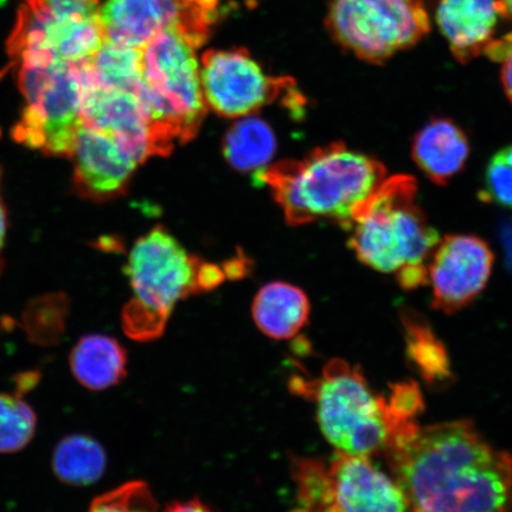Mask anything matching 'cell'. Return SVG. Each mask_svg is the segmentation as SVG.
Listing matches in <instances>:
<instances>
[{"mask_svg": "<svg viewBox=\"0 0 512 512\" xmlns=\"http://www.w3.org/2000/svg\"><path fill=\"white\" fill-rule=\"evenodd\" d=\"M200 72L207 107L221 117H248L278 100L294 114L303 113L294 81L268 75L245 49L207 51Z\"/></svg>", "mask_w": 512, "mask_h": 512, "instance_id": "30bf717a", "label": "cell"}, {"mask_svg": "<svg viewBox=\"0 0 512 512\" xmlns=\"http://www.w3.org/2000/svg\"><path fill=\"white\" fill-rule=\"evenodd\" d=\"M292 467V512H409L398 483L370 458L337 452L330 459L296 458Z\"/></svg>", "mask_w": 512, "mask_h": 512, "instance_id": "ba28073f", "label": "cell"}, {"mask_svg": "<svg viewBox=\"0 0 512 512\" xmlns=\"http://www.w3.org/2000/svg\"><path fill=\"white\" fill-rule=\"evenodd\" d=\"M222 149L233 169L255 174L271 162L277 150V139L266 121L248 115L228 128Z\"/></svg>", "mask_w": 512, "mask_h": 512, "instance_id": "d6986e66", "label": "cell"}, {"mask_svg": "<svg viewBox=\"0 0 512 512\" xmlns=\"http://www.w3.org/2000/svg\"><path fill=\"white\" fill-rule=\"evenodd\" d=\"M107 41L142 49L160 31L187 24L185 0H107L100 8Z\"/></svg>", "mask_w": 512, "mask_h": 512, "instance_id": "5bb4252c", "label": "cell"}, {"mask_svg": "<svg viewBox=\"0 0 512 512\" xmlns=\"http://www.w3.org/2000/svg\"><path fill=\"white\" fill-rule=\"evenodd\" d=\"M501 5L502 14L512 18V0H498Z\"/></svg>", "mask_w": 512, "mask_h": 512, "instance_id": "1f68e13d", "label": "cell"}, {"mask_svg": "<svg viewBox=\"0 0 512 512\" xmlns=\"http://www.w3.org/2000/svg\"><path fill=\"white\" fill-rule=\"evenodd\" d=\"M14 62L19 67V91L27 100L14 128L16 142L48 156L70 157L92 82L87 62L68 63L40 53L23 54Z\"/></svg>", "mask_w": 512, "mask_h": 512, "instance_id": "52a82bcc", "label": "cell"}, {"mask_svg": "<svg viewBox=\"0 0 512 512\" xmlns=\"http://www.w3.org/2000/svg\"><path fill=\"white\" fill-rule=\"evenodd\" d=\"M53 470L61 482L91 485L104 475L107 458L104 448L87 435H69L57 444L53 454Z\"/></svg>", "mask_w": 512, "mask_h": 512, "instance_id": "ffe728a7", "label": "cell"}, {"mask_svg": "<svg viewBox=\"0 0 512 512\" xmlns=\"http://www.w3.org/2000/svg\"><path fill=\"white\" fill-rule=\"evenodd\" d=\"M6 229H8V211H6L4 198L2 195V171H0V272L3 268V248L6 236Z\"/></svg>", "mask_w": 512, "mask_h": 512, "instance_id": "f1b7e54d", "label": "cell"}, {"mask_svg": "<svg viewBox=\"0 0 512 512\" xmlns=\"http://www.w3.org/2000/svg\"><path fill=\"white\" fill-rule=\"evenodd\" d=\"M494 261L488 243L477 236L440 240L428 264L434 309L453 313L470 305L488 285Z\"/></svg>", "mask_w": 512, "mask_h": 512, "instance_id": "8fae6325", "label": "cell"}, {"mask_svg": "<svg viewBox=\"0 0 512 512\" xmlns=\"http://www.w3.org/2000/svg\"><path fill=\"white\" fill-rule=\"evenodd\" d=\"M163 512H214L207 504L200 499H189V501H179L168 505Z\"/></svg>", "mask_w": 512, "mask_h": 512, "instance_id": "83f0119b", "label": "cell"}, {"mask_svg": "<svg viewBox=\"0 0 512 512\" xmlns=\"http://www.w3.org/2000/svg\"><path fill=\"white\" fill-rule=\"evenodd\" d=\"M37 416L22 395L0 394V453H15L35 437Z\"/></svg>", "mask_w": 512, "mask_h": 512, "instance_id": "cb8c5ba5", "label": "cell"}, {"mask_svg": "<svg viewBox=\"0 0 512 512\" xmlns=\"http://www.w3.org/2000/svg\"><path fill=\"white\" fill-rule=\"evenodd\" d=\"M125 273L133 298L125 306L123 328L139 342L160 337L178 302L213 290L227 275L219 266L190 255L164 227L153 228L134 243Z\"/></svg>", "mask_w": 512, "mask_h": 512, "instance_id": "5b68a950", "label": "cell"}, {"mask_svg": "<svg viewBox=\"0 0 512 512\" xmlns=\"http://www.w3.org/2000/svg\"><path fill=\"white\" fill-rule=\"evenodd\" d=\"M412 156L432 182L445 185L464 169L470 156V142L452 120L433 119L416 133Z\"/></svg>", "mask_w": 512, "mask_h": 512, "instance_id": "2e32d148", "label": "cell"}, {"mask_svg": "<svg viewBox=\"0 0 512 512\" xmlns=\"http://www.w3.org/2000/svg\"><path fill=\"white\" fill-rule=\"evenodd\" d=\"M68 299L64 294H50L32 300L23 313V328L29 341L40 347H53L67 329Z\"/></svg>", "mask_w": 512, "mask_h": 512, "instance_id": "603a6c76", "label": "cell"}, {"mask_svg": "<svg viewBox=\"0 0 512 512\" xmlns=\"http://www.w3.org/2000/svg\"><path fill=\"white\" fill-rule=\"evenodd\" d=\"M38 380H40V375L34 373V371L18 375L17 380H15L18 390L17 394L22 395L28 393L30 389L37 386Z\"/></svg>", "mask_w": 512, "mask_h": 512, "instance_id": "4dcf8cb0", "label": "cell"}, {"mask_svg": "<svg viewBox=\"0 0 512 512\" xmlns=\"http://www.w3.org/2000/svg\"><path fill=\"white\" fill-rule=\"evenodd\" d=\"M384 456L409 512H512V456L470 421L419 426Z\"/></svg>", "mask_w": 512, "mask_h": 512, "instance_id": "6da1fadb", "label": "cell"}, {"mask_svg": "<svg viewBox=\"0 0 512 512\" xmlns=\"http://www.w3.org/2000/svg\"><path fill=\"white\" fill-rule=\"evenodd\" d=\"M82 123L110 134L140 164L160 156L149 118L136 93L100 87L92 81L83 99Z\"/></svg>", "mask_w": 512, "mask_h": 512, "instance_id": "4fadbf2b", "label": "cell"}, {"mask_svg": "<svg viewBox=\"0 0 512 512\" xmlns=\"http://www.w3.org/2000/svg\"><path fill=\"white\" fill-rule=\"evenodd\" d=\"M415 178L384 179L352 215L349 245L362 264L394 274L405 290L428 284V264L440 238L416 203Z\"/></svg>", "mask_w": 512, "mask_h": 512, "instance_id": "3957f363", "label": "cell"}, {"mask_svg": "<svg viewBox=\"0 0 512 512\" xmlns=\"http://www.w3.org/2000/svg\"><path fill=\"white\" fill-rule=\"evenodd\" d=\"M196 44L181 30L160 31L142 48V83L137 95L149 118L159 155L197 136L208 112Z\"/></svg>", "mask_w": 512, "mask_h": 512, "instance_id": "8992f818", "label": "cell"}, {"mask_svg": "<svg viewBox=\"0 0 512 512\" xmlns=\"http://www.w3.org/2000/svg\"><path fill=\"white\" fill-rule=\"evenodd\" d=\"M69 158L73 160L74 189L94 202L123 196L140 164L117 139L83 123Z\"/></svg>", "mask_w": 512, "mask_h": 512, "instance_id": "7c38bea8", "label": "cell"}, {"mask_svg": "<svg viewBox=\"0 0 512 512\" xmlns=\"http://www.w3.org/2000/svg\"><path fill=\"white\" fill-rule=\"evenodd\" d=\"M326 28L358 59L379 64L418 44L431 22L422 0H331Z\"/></svg>", "mask_w": 512, "mask_h": 512, "instance_id": "9c48e42d", "label": "cell"}, {"mask_svg": "<svg viewBox=\"0 0 512 512\" xmlns=\"http://www.w3.org/2000/svg\"><path fill=\"white\" fill-rule=\"evenodd\" d=\"M480 198L496 206L512 209V145L498 151L486 165Z\"/></svg>", "mask_w": 512, "mask_h": 512, "instance_id": "484cf974", "label": "cell"}, {"mask_svg": "<svg viewBox=\"0 0 512 512\" xmlns=\"http://www.w3.org/2000/svg\"><path fill=\"white\" fill-rule=\"evenodd\" d=\"M484 54L490 57L491 60L503 64V86L505 93L512 101V34L499 38V40H492L489 46L486 47Z\"/></svg>", "mask_w": 512, "mask_h": 512, "instance_id": "4316f807", "label": "cell"}, {"mask_svg": "<svg viewBox=\"0 0 512 512\" xmlns=\"http://www.w3.org/2000/svg\"><path fill=\"white\" fill-rule=\"evenodd\" d=\"M310 311V300L302 288L283 281L262 287L252 307L256 326L277 341L296 337L309 320Z\"/></svg>", "mask_w": 512, "mask_h": 512, "instance_id": "e0dca14e", "label": "cell"}, {"mask_svg": "<svg viewBox=\"0 0 512 512\" xmlns=\"http://www.w3.org/2000/svg\"><path fill=\"white\" fill-rule=\"evenodd\" d=\"M292 389L312 400L320 431L339 453L386 454L419 427L392 395L376 394L360 369L339 358L316 380H293Z\"/></svg>", "mask_w": 512, "mask_h": 512, "instance_id": "277c9868", "label": "cell"}, {"mask_svg": "<svg viewBox=\"0 0 512 512\" xmlns=\"http://www.w3.org/2000/svg\"><path fill=\"white\" fill-rule=\"evenodd\" d=\"M88 512H158V505L150 486L134 480L96 497Z\"/></svg>", "mask_w": 512, "mask_h": 512, "instance_id": "d4e9b609", "label": "cell"}, {"mask_svg": "<svg viewBox=\"0 0 512 512\" xmlns=\"http://www.w3.org/2000/svg\"><path fill=\"white\" fill-rule=\"evenodd\" d=\"M386 174L379 160L332 143L303 159L268 165L255 172L254 179L270 188L290 226L330 221L349 229L356 209Z\"/></svg>", "mask_w": 512, "mask_h": 512, "instance_id": "7a4b0ae2", "label": "cell"}, {"mask_svg": "<svg viewBox=\"0 0 512 512\" xmlns=\"http://www.w3.org/2000/svg\"><path fill=\"white\" fill-rule=\"evenodd\" d=\"M501 240L504 248L505 260L512 272V221L503 224Z\"/></svg>", "mask_w": 512, "mask_h": 512, "instance_id": "f546056e", "label": "cell"}, {"mask_svg": "<svg viewBox=\"0 0 512 512\" xmlns=\"http://www.w3.org/2000/svg\"><path fill=\"white\" fill-rule=\"evenodd\" d=\"M69 366L83 387L105 390L125 379L127 352L117 339L88 335L70 352Z\"/></svg>", "mask_w": 512, "mask_h": 512, "instance_id": "ac0fdd59", "label": "cell"}, {"mask_svg": "<svg viewBox=\"0 0 512 512\" xmlns=\"http://www.w3.org/2000/svg\"><path fill=\"white\" fill-rule=\"evenodd\" d=\"M95 85L136 93L142 83V49L106 41L87 62Z\"/></svg>", "mask_w": 512, "mask_h": 512, "instance_id": "44dd1931", "label": "cell"}, {"mask_svg": "<svg viewBox=\"0 0 512 512\" xmlns=\"http://www.w3.org/2000/svg\"><path fill=\"white\" fill-rule=\"evenodd\" d=\"M407 334L408 354L428 381L444 380L448 373L446 352L430 326L411 311L402 313Z\"/></svg>", "mask_w": 512, "mask_h": 512, "instance_id": "7402d4cb", "label": "cell"}, {"mask_svg": "<svg viewBox=\"0 0 512 512\" xmlns=\"http://www.w3.org/2000/svg\"><path fill=\"white\" fill-rule=\"evenodd\" d=\"M499 16L503 14L498 0H438L440 31L463 63L484 54L494 40Z\"/></svg>", "mask_w": 512, "mask_h": 512, "instance_id": "9a60e30c", "label": "cell"}]
</instances>
